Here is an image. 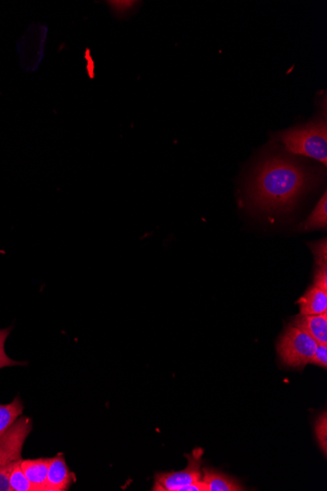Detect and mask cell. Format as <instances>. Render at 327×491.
<instances>
[{
    "mask_svg": "<svg viewBox=\"0 0 327 491\" xmlns=\"http://www.w3.org/2000/svg\"><path fill=\"white\" fill-rule=\"evenodd\" d=\"M311 183L312 176L297 161L272 156L255 170L248 185V200L258 210L290 211Z\"/></svg>",
    "mask_w": 327,
    "mask_h": 491,
    "instance_id": "6da1fadb",
    "label": "cell"
},
{
    "mask_svg": "<svg viewBox=\"0 0 327 491\" xmlns=\"http://www.w3.org/2000/svg\"><path fill=\"white\" fill-rule=\"evenodd\" d=\"M284 148L292 155L315 159L327 165V124L319 118L307 125L280 132L276 135Z\"/></svg>",
    "mask_w": 327,
    "mask_h": 491,
    "instance_id": "7a4b0ae2",
    "label": "cell"
},
{
    "mask_svg": "<svg viewBox=\"0 0 327 491\" xmlns=\"http://www.w3.org/2000/svg\"><path fill=\"white\" fill-rule=\"evenodd\" d=\"M317 346L315 339L290 325L279 340L278 353L286 366L303 368L311 363Z\"/></svg>",
    "mask_w": 327,
    "mask_h": 491,
    "instance_id": "3957f363",
    "label": "cell"
},
{
    "mask_svg": "<svg viewBox=\"0 0 327 491\" xmlns=\"http://www.w3.org/2000/svg\"><path fill=\"white\" fill-rule=\"evenodd\" d=\"M32 431L33 420L29 417H22L0 436V467L8 466L22 460L24 444Z\"/></svg>",
    "mask_w": 327,
    "mask_h": 491,
    "instance_id": "277c9868",
    "label": "cell"
},
{
    "mask_svg": "<svg viewBox=\"0 0 327 491\" xmlns=\"http://www.w3.org/2000/svg\"><path fill=\"white\" fill-rule=\"evenodd\" d=\"M188 466L180 472L160 473L155 475L154 491H179L183 486L201 481V456L195 449L193 456H187Z\"/></svg>",
    "mask_w": 327,
    "mask_h": 491,
    "instance_id": "5b68a950",
    "label": "cell"
},
{
    "mask_svg": "<svg viewBox=\"0 0 327 491\" xmlns=\"http://www.w3.org/2000/svg\"><path fill=\"white\" fill-rule=\"evenodd\" d=\"M76 482L63 454L50 458L46 491H66Z\"/></svg>",
    "mask_w": 327,
    "mask_h": 491,
    "instance_id": "8992f818",
    "label": "cell"
},
{
    "mask_svg": "<svg viewBox=\"0 0 327 491\" xmlns=\"http://www.w3.org/2000/svg\"><path fill=\"white\" fill-rule=\"evenodd\" d=\"M291 325L315 339L318 344L327 345V312L321 315L297 316Z\"/></svg>",
    "mask_w": 327,
    "mask_h": 491,
    "instance_id": "52a82bcc",
    "label": "cell"
},
{
    "mask_svg": "<svg viewBox=\"0 0 327 491\" xmlns=\"http://www.w3.org/2000/svg\"><path fill=\"white\" fill-rule=\"evenodd\" d=\"M49 464L50 458L21 460V468L36 491H46Z\"/></svg>",
    "mask_w": 327,
    "mask_h": 491,
    "instance_id": "ba28073f",
    "label": "cell"
},
{
    "mask_svg": "<svg viewBox=\"0 0 327 491\" xmlns=\"http://www.w3.org/2000/svg\"><path fill=\"white\" fill-rule=\"evenodd\" d=\"M297 304L300 306L301 315H321L327 312V292L312 285L298 300Z\"/></svg>",
    "mask_w": 327,
    "mask_h": 491,
    "instance_id": "9c48e42d",
    "label": "cell"
},
{
    "mask_svg": "<svg viewBox=\"0 0 327 491\" xmlns=\"http://www.w3.org/2000/svg\"><path fill=\"white\" fill-rule=\"evenodd\" d=\"M203 482L206 484L208 491H241L240 484L225 474L215 472L212 469L203 470Z\"/></svg>",
    "mask_w": 327,
    "mask_h": 491,
    "instance_id": "30bf717a",
    "label": "cell"
},
{
    "mask_svg": "<svg viewBox=\"0 0 327 491\" xmlns=\"http://www.w3.org/2000/svg\"><path fill=\"white\" fill-rule=\"evenodd\" d=\"M24 404L19 397L6 405L0 404V436L5 433L23 414Z\"/></svg>",
    "mask_w": 327,
    "mask_h": 491,
    "instance_id": "8fae6325",
    "label": "cell"
},
{
    "mask_svg": "<svg viewBox=\"0 0 327 491\" xmlns=\"http://www.w3.org/2000/svg\"><path fill=\"white\" fill-rule=\"evenodd\" d=\"M327 226V194H323L317 207L308 219L297 227L299 230H311L317 229H325Z\"/></svg>",
    "mask_w": 327,
    "mask_h": 491,
    "instance_id": "7c38bea8",
    "label": "cell"
},
{
    "mask_svg": "<svg viewBox=\"0 0 327 491\" xmlns=\"http://www.w3.org/2000/svg\"><path fill=\"white\" fill-rule=\"evenodd\" d=\"M21 461L13 464L10 473V486L12 491H36L34 486L26 479L21 465Z\"/></svg>",
    "mask_w": 327,
    "mask_h": 491,
    "instance_id": "4fadbf2b",
    "label": "cell"
},
{
    "mask_svg": "<svg viewBox=\"0 0 327 491\" xmlns=\"http://www.w3.org/2000/svg\"><path fill=\"white\" fill-rule=\"evenodd\" d=\"M12 327L8 329L0 330V369H4L6 367L25 365L23 362H18L8 358L5 352L6 339L10 336Z\"/></svg>",
    "mask_w": 327,
    "mask_h": 491,
    "instance_id": "5bb4252c",
    "label": "cell"
},
{
    "mask_svg": "<svg viewBox=\"0 0 327 491\" xmlns=\"http://www.w3.org/2000/svg\"><path fill=\"white\" fill-rule=\"evenodd\" d=\"M310 248L312 251L313 256H315V261L318 267H327V242L324 239L323 240L310 243Z\"/></svg>",
    "mask_w": 327,
    "mask_h": 491,
    "instance_id": "9a60e30c",
    "label": "cell"
},
{
    "mask_svg": "<svg viewBox=\"0 0 327 491\" xmlns=\"http://www.w3.org/2000/svg\"><path fill=\"white\" fill-rule=\"evenodd\" d=\"M317 440L319 442V444L326 456V450H327V417L326 413L324 412L322 415L319 417V419L316 422V428H315Z\"/></svg>",
    "mask_w": 327,
    "mask_h": 491,
    "instance_id": "2e32d148",
    "label": "cell"
},
{
    "mask_svg": "<svg viewBox=\"0 0 327 491\" xmlns=\"http://www.w3.org/2000/svg\"><path fill=\"white\" fill-rule=\"evenodd\" d=\"M310 364H315L326 369L327 367V345L318 344L315 354Z\"/></svg>",
    "mask_w": 327,
    "mask_h": 491,
    "instance_id": "e0dca14e",
    "label": "cell"
},
{
    "mask_svg": "<svg viewBox=\"0 0 327 491\" xmlns=\"http://www.w3.org/2000/svg\"><path fill=\"white\" fill-rule=\"evenodd\" d=\"M13 464L0 467V491H12L10 486V473Z\"/></svg>",
    "mask_w": 327,
    "mask_h": 491,
    "instance_id": "ac0fdd59",
    "label": "cell"
},
{
    "mask_svg": "<svg viewBox=\"0 0 327 491\" xmlns=\"http://www.w3.org/2000/svg\"><path fill=\"white\" fill-rule=\"evenodd\" d=\"M313 285H316L318 288L327 292V267L318 268Z\"/></svg>",
    "mask_w": 327,
    "mask_h": 491,
    "instance_id": "d6986e66",
    "label": "cell"
}]
</instances>
